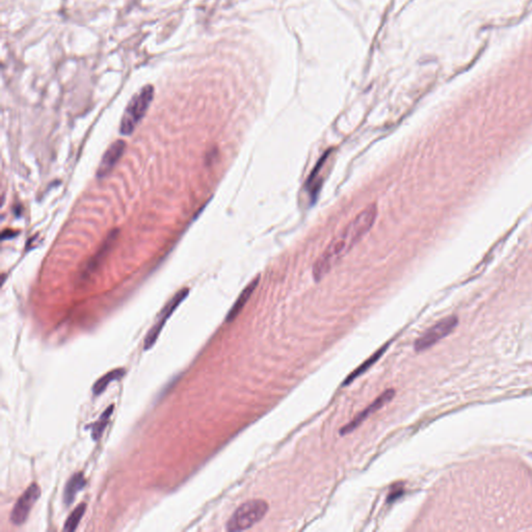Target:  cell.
I'll use <instances>...</instances> for the list:
<instances>
[{
	"label": "cell",
	"mask_w": 532,
	"mask_h": 532,
	"mask_svg": "<svg viewBox=\"0 0 532 532\" xmlns=\"http://www.w3.org/2000/svg\"><path fill=\"white\" fill-rule=\"evenodd\" d=\"M125 148H126V144L124 141H122V139H118V141L114 142L109 146V148L104 153V155L100 161L98 170H97V177L99 179L106 177L111 171H113L116 164L122 158Z\"/></svg>",
	"instance_id": "obj_8"
},
{
	"label": "cell",
	"mask_w": 532,
	"mask_h": 532,
	"mask_svg": "<svg viewBox=\"0 0 532 532\" xmlns=\"http://www.w3.org/2000/svg\"><path fill=\"white\" fill-rule=\"evenodd\" d=\"M458 324V318L455 316L446 317L430 328H428L420 338H418L415 342L414 348L417 352L423 351L435 345L441 339L445 338L447 335H449Z\"/></svg>",
	"instance_id": "obj_4"
},
{
	"label": "cell",
	"mask_w": 532,
	"mask_h": 532,
	"mask_svg": "<svg viewBox=\"0 0 532 532\" xmlns=\"http://www.w3.org/2000/svg\"><path fill=\"white\" fill-rule=\"evenodd\" d=\"M268 512V504L261 499L249 500L234 512L227 523L228 531H243L260 522Z\"/></svg>",
	"instance_id": "obj_3"
},
{
	"label": "cell",
	"mask_w": 532,
	"mask_h": 532,
	"mask_svg": "<svg viewBox=\"0 0 532 532\" xmlns=\"http://www.w3.org/2000/svg\"><path fill=\"white\" fill-rule=\"evenodd\" d=\"M125 374V370L123 368H120V369H115V370H111L109 372H107L105 375H103L101 378H99L94 387H93V393L95 395H100L102 394L103 392L105 391V389L107 388V386L113 382V381H119L121 379Z\"/></svg>",
	"instance_id": "obj_11"
},
{
	"label": "cell",
	"mask_w": 532,
	"mask_h": 532,
	"mask_svg": "<svg viewBox=\"0 0 532 532\" xmlns=\"http://www.w3.org/2000/svg\"><path fill=\"white\" fill-rule=\"evenodd\" d=\"M41 496V489L37 484H32L20 496L11 513V521L14 525H22L30 516L33 506Z\"/></svg>",
	"instance_id": "obj_5"
},
{
	"label": "cell",
	"mask_w": 532,
	"mask_h": 532,
	"mask_svg": "<svg viewBox=\"0 0 532 532\" xmlns=\"http://www.w3.org/2000/svg\"><path fill=\"white\" fill-rule=\"evenodd\" d=\"M86 510H87L86 503H80L79 505H77V508L71 513V515L67 519L65 526H64V530L68 531V532H72V531L76 530L83 515H85V513H86Z\"/></svg>",
	"instance_id": "obj_14"
},
{
	"label": "cell",
	"mask_w": 532,
	"mask_h": 532,
	"mask_svg": "<svg viewBox=\"0 0 532 532\" xmlns=\"http://www.w3.org/2000/svg\"><path fill=\"white\" fill-rule=\"evenodd\" d=\"M154 97V88L150 85L139 90L128 103L121 120L120 132L124 136L130 135L142 121Z\"/></svg>",
	"instance_id": "obj_2"
},
{
	"label": "cell",
	"mask_w": 532,
	"mask_h": 532,
	"mask_svg": "<svg viewBox=\"0 0 532 532\" xmlns=\"http://www.w3.org/2000/svg\"><path fill=\"white\" fill-rule=\"evenodd\" d=\"M114 412V406H110L108 409L105 410V412L100 416L98 421H96L95 423L91 424L90 425V428L92 429V437L95 441H98L102 435H103V432L104 429L106 428L107 424H108V421H109V418L111 416V414H113Z\"/></svg>",
	"instance_id": "obj_13"
},
{
	"label": "cell",
	"mask_w": 532,
	"mask_h": 532,
	"mask_svg": "<svg viewBox=\"0 0 532 532\" xmlns=\"http://www.w3.org/2000/svg\"><path fill=\"white\" fill-rule=\"evenodd\" d=\"M258 282H259V277H257L256 280H254L253 282H251L242 292L241 294L239 295V297L237 298V300L235 301L234 306L232 307V309L230 310V312L228 313V316H227V319L226 321L227 322H231L232 320H234L236 318V316L241 312L242 308L244 307V305L247 302V300L249 299L250 295L253 294L254 290L256 289L257 285H258Z\"/></svg>",
	"instance_id": "obj_10"
},
{
	"label": "cell",
	"mask_w": 532,
	"mask_h": 532,
	"mask_svg": "<svg viewBox=\"0 0 532 532\" xmlns=\"http://www.w3.org/2000/svg\"><path fill=\"white\" fill-rule=\"evenodd\" d=\"M188 291H189L188 289L180 290L169 302H167V305L163 308V310L158 315L157 322L154 324V326L149 331V333L146 336L145 343H144V349L145 350L150 349L155 344V342H156V340L158 338V336H159L162 327L164 326L166 320L169 319V317L172 315V313L176 310V308L180 305V302L184 300V298L188 294Z\"/></svg>",
	"instance_id": "obj_6"
},
{
	"label": "cell",
	"mask_w": 532,
	"mask_h": 532,
	"mask_svg": "<svg viewBox=\"0 0 532 532\" xmlns=\"http://www.w3.org/2000/svg\"><path fill=\"white\" fill-rule=\"evenodd\" d=\"M86 486V478L83 473L79 472L74 474L67 483L64 490V502L67 505L73 502L75 496Z\"/></svg>",
	"instance_id": "obj_9"
},
{
	"label": "cell",
	"mask_w": 532,
	"mask_h": 532,
	"mask_svg": "<svg viewBox=\"0 0 532 532\" xmlns=\"http://www.w3.org/2000/svg\"><path fill=\"white\" fill-rule=\"evenodd\" d=\"M394 396H395V390L394 389H388L385 392H383V393L370 406L367 407V409H365L363 412H361L354 419L351 420V421L348 424H346L345 426H343L340 429V435L341 436H345V435H348V434L352 433L357 427H359L364 421H365V420L370 415H372L373 413H375L378 410H381L385 404L389 403Z\"/></svg>",
	"instance_id": "obj_7"
},
{
	"label": "cell",
	"mask_w": 532,
	"mask_h": 532,
	"mask_svg": "<svg viewBox=\"0 0 532 532\" xmlns=\"http://www.w3.org/2000/svg\"><path fill=\"white\" fill-rule=\"evenodd\" d=\"M401 494H402V489H400V490H397V489H395V490H393V491H392V492H391V494H390V496H389V498H388V499H389V501H392V500H396V498H397L398 496H400Z\"/></svg>",
	"instance_id": "obj_15"
},
{
	"label": "cell",
	"mask_w": 532,
	"mask_h": 532,
	"mask_svg": "<svg viewBox=\"0 0 532 532\" xmlns=\"http://www.w3.org/2000/svg\"><path fill=\"white\" fill-rule=\"evenodd\" d=\"M376 216V205H369L361 211L337 237L333 239L314 264L313 275L316 281H319L327 274L335 264L346 255L356 243L372 228Z\"/></svg>",
	"instance_id": "obj_1"
},
{
	"label": "cell",
	"mask_w": 532,
	"mask_h": 532,
	"mask_svg": "<svg viewBox=\"0 0 532 532\" xmlns=\"http://www.w3.org/2000/svg\"><path fill=\"white\" fill-rule=\"evenodd\" d=\"M387 348H388V345L384 346L383 348L378 349V351H376L373 356H371L368 360H366L365 362H364L358 369H356L353 372H351V373L348 375V377L344 381L343 386H347V385H349L353 379H356V378H357L358 376H360L362 373H364V372H365L367 369H369V368L373 365V364H374V363H375V362H376V361H377V360L383 356V353L386 351Z\"/></svg>",
	"instance_id": "obj_12"
}]
</instances>
